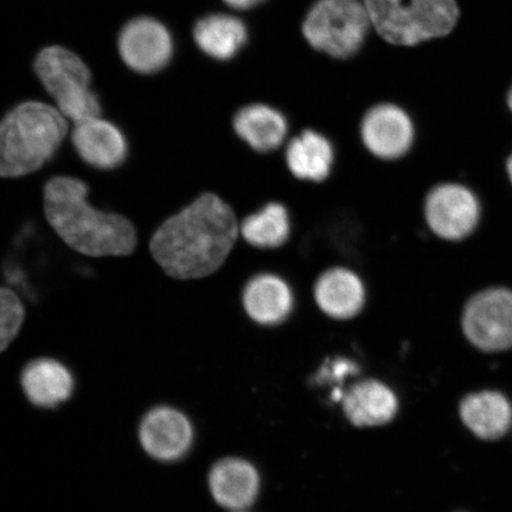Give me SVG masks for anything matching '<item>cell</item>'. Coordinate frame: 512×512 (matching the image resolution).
Returning a JSON list of instances; mask_svg holds the SVG:
<instances>
[{"label": "cell", "instance_id": "6da1fadb", "mask_svg": "<svg viewBox=\"0 0 512 512\" xmlns=\"http://www.w3.org/2000/svg\"><path fill=\"white\" fill-rule=\"evenodd\" d=\"M239 233L232 208L214 194H203L156 230L150 251L171 278L201 279L224 264Z\"/></svg>", "mask_w": 512, "mask_h": 512}, {"label": "cell", "instance_id": "7a4b0ae2", "mask_svg": "<svg viewBox=\"0 0 512 512\" xmlns=\"http://www.w3.org/2000/svg\"><path fill=\"white\" fill-rule=\"evenodd\" d=\"M87 184L68 176L49 179L44 187V214L61 240L75 252L100 256L130 255L137 230L123 215L91 206Z\"/></svg>", "mask_w": 512, "mask_h": 512}, {"label": "cell", "instance_id": "3957f363", "mask_svg": "<svg viewBox=\"0 0 512 512\" xmlns=\"http://www.w3.org/2000/svg\"><path fill=\"white\" fill-rule=\"evenodd\" d=\"M68 132L60 111L25 102L0 121V177L18 178L40 170L54 157Z\"/></svg>", "mask_w": 512, "mask_h": 512}, {"label": "cell", "instance_id": "277c9868", "mask_svg": "<svg viewBox=\"0 0 512 512\" xmlns=\"http://www.w3.org/2000/svg\"><path fill=\"white\" fill-rule=\"evenodd\" d=\"M370 23L383 40L412 47L444 37L456 28V0H364Z\"/></svg>", "mask_w": 512, "mask_h": 512}, {"label": "cell", "instance_id": "5b68a950", "mask_svg": "<svg viewBox=\"0 0 512 512\" xmlns=\"http://www.w3.org/2000/svg\"><path fill=\"white\" fill-rule=\"evenodd\" d=\"M35 70L63 117L75 124L99 117L100 102L91 89V73L72 51L61 47L43 49Z\"/></svg>", "mask_w": 512, "mask_h": 512}, {"label": "cell", "instance_id": "8992f818", "mask_svg": "<svg viewBox=\"0 0 512 512\" xmlns=\"http://www.w3.org/2000/svg\"><path fill=\"white\" fill-rule=\"evenodd\" d=\"M370 25L360 0H318L306 16L303 31L313 48L336 59H349L363 46Z\"/></svg>", "mask_w": 512, "mask_h": 512}, {"label": "cell", "instance_id": "52a82bcc", "mask_svg": "<svg viewBox=\"0 0 512 512\" xmlns=\"http://www.w3.org/2000/svg\"><path fill=\"white\" fill-rule=\"evenodd\" d=\"M463 328L480 350L512 348V292L495 288L477 294L465 307Z\"/></svg>", "mask_w": 512, "mask_h": 512}, {"label": "cell", "instance_id": "ba28073f", "mask_svg": "<svg viewBox=\"0 0 512 512\" xmlns=\"http://www.w3.org/2000/svg\"><path fill=\"white\" fill-rule=\"evenodd\" d=\"M194 438L188 416L171 406L151 408L138 428L140 446L159 463H175L187 456Z\"/></svg>", "mask_w": 512, "mask_h": 512}, {"label": "cell", "instance_id": "9c48e42d", "mask_svg": "<svg viewBox=\"0 0 512 512\" xmlns=\"http://www.w3.org/2000/svg\"><path fill=\"white\" fill-rule=\"evenodd\" d=\"M425 213L428 226L440 238L460 240L475 230L479 203L475 195L462 185L443 184L428 195Z\"/></svg>", "mask_w": 512, "mask_h": 512}, {"label": "cell", "instance_id": "30bf717a", "mask_svg": "<svg viewBox=\"0 0 512 512\" xmlns=\"http://www.w3.org/2000/svg\"><path fill=\"white\" fill-rule=\"evenodd\" d=\"M120 55L142 74L159 72L169 63L174 44L168 29L152 18H137L125 25L119 37Z\"/></svg>", "mask_w": 512, "mask_h": 512}, {"label": "cell", "instance_id": "8fae6325", "mask_svg": "<svg viewBox=\"0 0 512 512\" xmlns=\"http://www.w3.org/2000/svg\"><path fill=\"white\" fill-rule=\"evenodd\" d=\"M362 139L367 149L382 159H398L413 144L414 126L409 115L395 105H379L367 113L362 123Z\"/></svg>", "mask_w": 512, "mask_h": 512}, {"label": "cell", "instance_id": "7c38bea8", "mask_svg": "<svg viewBox=\"0 0 512 512\" xmlns=\"http://www.w3.org/2000/svg\"><path fill=\"white\" fill-rule=\"evenodd\" d=\"M72 142L83 162L95 169L118 168L127 156V143L123 133L99 117L75 124Z\"/></svg>", "mask_w": 512, "mask_h": 512}, {"label": "cell", "instance_id": "4fadbf2b", "mask_svg": "<svg viewBox=\"0 0 512 512\" xmlns=\"http://www.w3.org/2000/svg\"><path fill=\"white\" fill-rule=\"evenodd\" d=\"M260 478L252 464L226 458L211 467L209 489L217 504L234 512L245 511L259 494Z\"/></svg>", "mask_w": 512, "mask_h": 512}, {"label": "cell", "instance_id": "5bb4252c", "mask_svg": "<svg viewBox=\"0 0 512 512\" xmlns=\"http://www.w3.org/2000/svg\"><path fill=\"white\" fill-rule=\"evenodd\" d=\"M21 386L32 405L40 408H56L73 395L75 380L63 363L53 358H38L25 366Z\"/></svg>", "mask_w": 512, "mask_h": 512}, {"label": "cell", "instance_id": "9a60e30c", "mask_svg": "<svg viewBox=\"0 0 512 512\" xmlns=\"http://www.w3.org/2000/svg\"><path fill=\"white\" fill-rule=\"evenodd\" d=\"M348 419L358 427L387 424L398 412V399L392 389L380 381L367 380L352 386L343 396Z\"/></svg>", "mask_w": 512, "mask_h": 512}, {"label": "cell", "instance_id": "2e32d148", "mask_svg": "<svg viewBox=\"0 0 512 512\" xmlns=\"http://www.w3.org/2000/svg\"><path fill=\"white\" fill-rule=\"evenodd\" d=\"M315 298L325 315L335 319H349L362 310L366 291L354 272L337 267L318 279Z\"/></svg>", "mask_w": 512, "mask_h": 512}, {"label": "cell", "instance_id": "e0dca14e", "mask_svg": "<svg viewBox=\"0 0 512 512\" xmlns=\"http://www.w3.org/2000/svg\"><path fill=\"white\" fill-rule=\"evenodd\" d=\"M243 306L254 322L275 325L290 315L293 307L291 288L277 275L261 274L247 284Z\"/></svg>", "mask_w": 512, "mask_h": 512}, {"label": "cell", "instance_id": "ac0fdd59", "mask_svg": "<svg viewBox=\"0 0 512 512\" xmlns=\"http://www.w3.org/2000/svg\"><path fill=\"white\" fill-rule=\"evenodd\" d=\"M460 416L477 437L485 440L502 438L512 425L510 402L496 392L467 396L460 405Z\"/></svg>", "mask_w": 512, "mask_h": 512}, {"label": "cell", "instance_id": "d6986e66", "mask_svg": "<svg viewBox=\"0 0 512 512\" xmlns=\"http://www.w3.org/2000/svg\"><path fill=\"white\" fill-rule=\"evenodd\" d=\"M234 128L240 138L259 152L278 149L287 133L284 115L266 105L242 108L236 114Z\"/></svg>", "mask_w": 512, "mask_h": 512}, {"label": "cell", "instance_id": "ffe728a7", "mask_svg": "<svg viewBox=\"0 0 512 512\" xmlns=\"http://www.w3.org/2000/svg\"><path fill=\"white\" fill-rule=\"evenodd\" d=\"M194 37L197 46L213 59H232L247 42V29L239 18L216 14L197 22Z\"/></svg>", "mask_w": 512, "mask_h": 512}, {"label": "cell", "instance_id": "44dd1931", "mask_svg": "<svg viewBox=\"0 0 512 512\" xmlns=\"http://www.w3.org/2000/svg\"><path fill=\"white\" fill-rule=\"evenodd\" d=\"M286 160L288 169L297 178L322 182L330 174L334 150L322 134L305 131L288 145Z\"/></svg>", "mask_w": 512, "mask_h": 512}, {"label": "cell", "instance_id": "7402d4cb", "mask_svg": "<svg viewBox=\"0 0 512 512\" xmlns=\"http://www.w3.org/2000/svg\"><path fill=\"white\" fill-rule=\"evenodd\" d=\"M290 217L279 203L267 204L259 213L246 217L240 233L249 245L258 248H277L290 236Z\"/></svg>", "mask_w": 512, "mask_h": 512}, {"label": "cell", "instance_id": "603a6c76", "mask_svg": "<svg viewBox=\"0 0 512 512\" xmlns=\"http://www.w3.org/2000/svg\"><path fill=\"white\" fill-rule=\"evenodd\" d=\"M25 318L24 305L15 291L0 286V352L19 334Z\"/></svg>", "mask_w": 512, "mask_h": 512}, {"label": "cell", "instance_id": "cb8c5ba5", "mask_svg": "<svg viewBox=\"0 0 512 512\" xmlns=\"http://www.w3.org/2000/svg\"><path fill=\"white\" fill-rule=\"evenodd\" d=\"M262 2H264V0H224V3L235 10L253 9Z\"/></svg>", "mask_w": 512, "mask_h": 512}, {"label": "cell", "instance_id": "d4e9b609", "mask_svg": "<svg viewBox=\"0 0 512 512\" xmlns=\"http://www.w3.org/2000/svg\"><path fill=\"white\" fill-rule=\"evenodd\" d=\"M507 170H508V174L511 179V182H512V156L508 160Z\"/></svg>", "mask_w": 512, "mask_h": 512}, {"label": "cell", "instance_id": "484cf974", "mask_svg": "<svg viewBox=\"0 0 512 512\" xmlns=\"http://www.w3.org/2000/svg\"><path fill=\"white\" fill-rule=\"evenodd\" d=\"M508 106L510 110L512 111V86L510 88V91L508 93Z\"/></svg>", "mask_w": 512, "mask_h": 512}, {"label": "cell", "instance_id": "4316f807", "mask_svg": "<svg viewBox=\"0 0 512 512\" xmlns=\"http://www.w3.org/2000/svg\"><path fill=\"white\" fill-rule=\"evenodd\" d=\"M238 512H245V511H238Z\"/></svg>", "mask_w": 512, "mask_h": 512}]
</instances>
